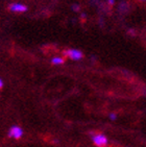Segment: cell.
I'll list each match as a JSON object with an SVG mask.
<instances>
[{"label":"cell","instance_id":"9c48e42d","mask_svg":"<svg viewBox=\"0 0 146 147\" xmlns=\"http://www.w3.org/2000/svg\"><path fill=\"white\" fill-rule=\"evenodd\" d=\"M3 86H4V82H3V79H0V88L2 89Z\"/></svg>","mask_w":146,"mask_h":147},{"label":"cell","instance_id":"8992f818","mask_svg":"<svg viewBox=\"0 0 146 147\" xmlns=\"http://www.w3.org/2000/svg\"><path fill=\"white\" fill-rule=\"evenodd\" d=\"M110 119H111V120H113V121H115L116 119H117V115H116V114H114V113H111V114H110Z\"/></svg>","mask_w":146,"mask_h":147},{"label":"cell","instance_id":"30bf717a","mask_svg":"<svg viewBox=\"0 0 146 147\" xmlns=\"http://www.w3.org/2000/svg\"><path fill=\"white\" fill-rule=\"evenodd\" d=\"M140 1H145V0H140Z\"/></svg>","mask_w":146,"mask_h":147},{"label":"cell","instance_id":"5b68a950","mask_svg":"<svg viewBox=\"0 0 146 147\" xmlns=\"http://www.w3.org/2000/svg\"><path fill=\"white\" fill-rule=\"evenodd\" d=\"M51 63H52L53 65H62V64H64V59L59 57H55L51 59Z\"/></svg>","mask_w":146,"mask_h":147},{"label":"cell","instance_id":"277c9868","mask_svg":"<svg viewBox=\"0 0 146 147\" xmlns=\"http://www.w3.org/2000/svg\"><path fill=\"white\" fill-rule=\"evenodd\" d=\"M9 11L15 13H24L27 11V7L22 3H11L9 5Z\"/></svg>","mask_w":146,"mask_h":147},{"label":"cell","instance_id":"52a82bcc","mask_svg":"<svg viewBox=\"0 0 146 147\" xmlns=\"http://www.w3.org/2000/svg\"><path fill=\"white\" fill-rule=\"evenodd\" d=\"M72 11H79V5H78V4H73V5H72Z\"/></svg>","mask_w":146,"mask_h":147},{"label":"cell","instance_id":"3957f363","mask_svg":"<svg viewBox=\"0 0 146 147\" xmlns=\"http://www.w3.org/2000/svg\"><path fill=\"white\" fill-rule=\"evenodd\" d=\"M23 136V129L20 126H17V125H14V126H11L9 130V138H14L16 140L18 139L22 138Z\"/></svg>","mask_w":146,"mask_h":147},{"label":"cell","instance_id":"ba28073f","mask_svg":"<svg viewBox=\"0 0 146 147\" xmlns=\"http://www.w3.org/2000/svg\"><path fill=\"white\" fill-rule=\"evenodd\" d=\"M107 2H109L110 5H113L115 3V0H107Z\"/></svg>","mask_w":146,"mask_h":147},{"label":"cell","instance_id":"6da1fadb","mask_svg":"<svg viewBox=\"0 0 146 147\" xmlns=\"http://www.w3.org/2000/svg\"><path fill=\"white\" fill-rule=\"evenodd\" d=\"M92 141L93 143L97 147H104L107 145V138L102 134H96L94 136H92Z\"/></svg>","mask_w":146,"mask_h":147},{"label":"cell","instance_id":"7a4b0ae2","mask_svg":"<svg viewBox=\"0 0 146 147\" xmlns=\"http://www.w3.org/2000/svg\"><path fill=\"white\" fill-rule=\"evenodd\" d=\"M64 54L67 57H69L70 59H73V61H79L82 59L84 54L80 50H77V49H68L64 52Z\"/></svg>","mask_w":146,"mask_h":147}]
</instances>
